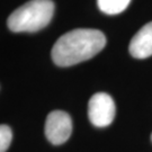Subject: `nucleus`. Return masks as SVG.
<instances>
[{"mask_svg": "<svg viewBox=\"0 0 152 152\" xmlns=\"http://www.w3.org/2000/svg\"><path fill=\"white\" fill-rule=\"evenodd\" d=\"M106 45L103 32L91 28H77L65 33L52 48V60L59 66H71L98 54Z\"/></svg>", "mask_w": 152, "mask_h": 152, "instance_id": "nucleus-1", "label": "nucleus"}, {"mask_svg": "<svg viewBox=\"0 0 152 152\" xmlns=\"http://www.w3.org/2000/svg\"><path fill=\"white\" fill-rule=\"evenodd\" d=\"M54 8L52 0H31L11 12L7 26L14 33L38 32L51 23Z\"/></svg>", "mask_w": 152, "mask_h": 152, "instance_id": "nucleus-2", "label": "nucleus"}, {"mask_svg": "<svg viewBox=\"0 0 152 152\" xmlns=\"http://www.w3.org/2000/svg\"><path fill=\"white\" fill-rule=\"evenodd\" d=\"M116 107L113 98L106 92L95 94L88 104V116L92 125L106 127L113 123Z\"/></svg>", "mask_w": 152, "mask_h": 152, "instance_id": "nucleus-3", "label": "nucleus"}, {"mask_svg": "<svg viewBox=\"0 0 152 152\" xmlns=\"http://www.w3.org/2000/svg\"><path fill=\"white\" fill-rule=\"evenodd\" d=\"M72 132L70 115L63 110L51 112L45 122V135L52 144L60 145L69 140Z\"/></svg>", "mask_w": 152, "mask_h": 152, "instance_id": "nucleus-4", "label": "nucleus"}, {"mask_svg": "<svg viewBox=\"0 0 152 152\" xmlns=\"http://www.w3.org/2000/svg\"><path fill=\"white\" fill-rule=\"evenodd\" d=\"M130 54L135 59H147L152 55V22L145 24L131 39Z\"/></svg>", "mask_w": 152, "mask_h": 152, "instance_id": "nucleus-5", "label": "nucleus"}, {"mask_svg": "<svg viewBox=\"0 0 152 152\" xmlns=\"http://www.w3.org/2000/svg\"><path fill=\"white\" fill-rule=\"evenodd\" d=\"M131 0H97L99 10L106 15H118L129 7Z\"/></svg>", "mask_w": 152, "mask_h": 152, "instance_id": "nucleus-6", "label": "nucleus"}, {"mask_svg": "<svg viewBox=\"0 0 152 152\" xmlns=\"http://www.w3.org/2000/svg\"><path fill=\"white\" fill-rule=\"evenodd\" d=\"M12 140V131L8 125H0V152H6Z\"/></svg>", "mask_w": 152, "mask_h": 152, "instance_id": "nucleus-7", "label": "nucleus"}, {"mask_svg": "<svg viewBox=\"0 0 152 152\" xmlns=\"http://www.w3.org/2000/svg\"><path fill=\"white\" fill-rule=\"evenodd\" d=\"M151 141H152V134H151Z\"/></svg>", "mask_w": 152, "mask_h": 152, "instance_id": "nucleus-8", "label": "nucleus"}]
</instances>
